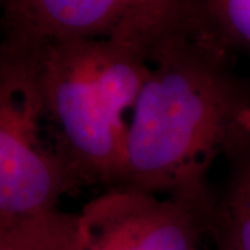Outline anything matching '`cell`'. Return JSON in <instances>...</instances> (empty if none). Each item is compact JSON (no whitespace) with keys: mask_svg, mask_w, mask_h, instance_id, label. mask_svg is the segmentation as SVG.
Returning a JSON list of instances; mask_svg holds the SVG:
<instances>
[{"mask_svg":"<svg viewBox=\"0 0 250 250\" xmlns=\"http://www.w3.org/2000/svg\"><path fill=\"white\" fill-rule=\"evenodd\" d=\"M248 103L227 67V54L189 20L149 54L116 187L210 195L207 170L239 126Z\"/></svg>","mask_w":250,"mask_h":250,"instance_id":"6da1fadb","label":"cell"},{"mask_svg":"<svg viewBox=\"0 0 250 250\" xmlns=\"http://www.w3.org/2000/svg\"><path fill=\"white\" fill-rule=\"evenodd\" d=\"M149 59L116 36L43 43L39 81L56 146L78 182L116 187L126 126Z\"/></svg>","mask_w":250,"mask_h":250,"instance_id":"7a4b0ae2","label":"cell"},{"mask_svg":"<svg viewBox=\"0 0 250 250\" xmlns=\"http://www.w3.org/2000/svg\"><path fill=\"white\" fill-rule=\"evenodd\" d=\"M41 47L4 36L0 43V229L50 248L78 231L77 214L60 211L59 202L80 182L42 136Z\"/></svg>","mask_w":250,"mask_h":250,"instance_id":"3957f363","label":"cell"},{"mask_svg":"<svg viewBox=\"0 0 250 250\" xmlns=\"http://www.w3.org/2000/svg\"><path fill=\"white\" fill-rule=\"evenodd\" d=\"M208 196L157 195L111 187L89 200L78 217L85 250H197L210 227Z\"/></svg>","mask_w":250,"mask_h":250,"instance_id":"277c9868","label":"cell"},{"mask_svg":"<svg viewBox=\"0 0 250 250\" xmlns=\"http://www.w3.org/2000/svg\"><path fill=\"white\" fill-rule=\"evenodd\" d=\"M6 38L43 45L113 35L124 0H0Z\"/></svg>","mask_w":250,"mask_h":250,"instance_id":"5b68a950","label":"cell"},{"mask_svg":"<svg viewBox=\"0 0 250 250\" xmlns=\"http://www.w3.org/2000/svg\"><path fill=\"white\" fill-rule=\"evenodd\" d=\"M229 168L224 189L213 196L210 227L217 250H250V139L238 126L224 147Z\"/></svg>","mask_w":250,"mask_h":250,"instance_id":"8992f818","label":"cell"},{"mask_svg":"<svg viewBox=\"0 0 250 250\" xmlns=\"http://www.w3.org/2000/svg\"><path fill=\"white\" fill-rule=\"evenodd\" d=\"M189 22V0H124L123 18L111 36L143 50L156 46Z\"/></svg>","mask_w":250,"mask_h":250,"instance_id":"52a82bcc","label":"cell"},{"mask_svg":"<svg viewBox=\"0 0 250 250\" xmlns=\"http://www.w3.org/2000/svg\"><path fill=\"white\" fill-rule=\"evenodd\" d=\"M189 20L227 56L250 59V0H189Z\"/></svg>","mask_w":250,"mask_h":250,"instance_id":"ba28073f","label":"cell"},{"mask_svg":"<svg viewBox=\"0 0 250 250\" xmlns=\"http://www.w3.org/2000/svg\"><path fill=\"white\" fill-rule=\"evenodd\" d=\"M74 246V245H72ZM71 246V248H72ZM70 249V248H68ZM65 249V250H68ZM0 250H47L0 229Z\"/></svg>","mask_w":250,"mask_h":250,"instance_id":"9c48e42d","label":"cell"},{"mask_svg":"<svg viewBox=\"0 0 250 250\" xmlns=\"http://www.w3.org/2000/svg\"><path fill=\"white\" fill-rule=\"evenodd\" d=\"M239 126H241L242 131L245 132V135L250 139V102L241 113V117H239Z\"/></svg>","mask_w":250,"mask_h":250,"instance_id":"30bf717a","label":"cell"}]
</instances>
